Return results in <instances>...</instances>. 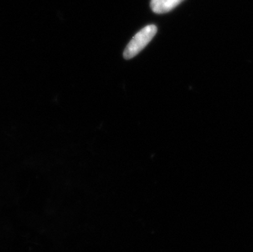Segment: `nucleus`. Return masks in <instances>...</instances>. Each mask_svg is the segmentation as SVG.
I'll use <instances>...</instances> for the list:
<instances>
[{"instance_id": "1", "label": "nucleus", "mask_w": 253, "mask_h": 252, "mask_svg": "<svg viewBox=\"0 0 253 252\" xmlns=\"http://www.w3.org/2000/svg\"><path fill=\"white\" fill-rule=\"evenodd\" d=\"M157 32L158 27L154 25H149L143 27L133 37L131 41H129V43L125 49V58L130 59L139 54V52L150 43V41L156 36Z\"/></svg>"}, {"instance_id": "2", "label": "nucleus", "mask_w": 253, "mask_h": 252, "mask_svg": "<svg viewBox=\"0 0 253 252\" xmlns=\"http://www.w3.org/2000/svg\"><path fill=\"white\" fill-rule=\"evenodd\" d=\"M184 0H151V8L158 14L167 13L180 4Z\"/></svg>"}]
</instances>
